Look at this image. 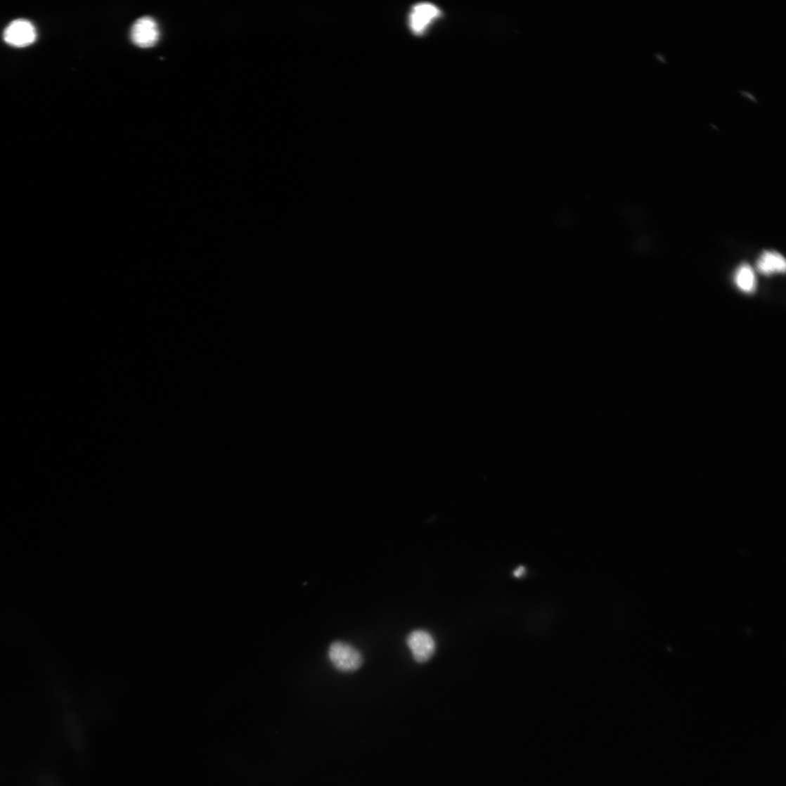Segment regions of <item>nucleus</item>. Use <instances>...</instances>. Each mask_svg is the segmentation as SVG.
Returning a JSON list of instances; mask_svg holds the SVG:
<instances>
[{"mask_svg":"<svg viewBox=\"0 0 786 786\" xmlns=\"http://www.w3.org/2000/svg\"><path fill=\"white\" fill-rule=\"evenodd\" d=\"M411 655L418 663L428 661L436 652V641L432 636L426 631H412L406 640Z\"/></svg>","mask_w":786,"mask_h":786,"instance_id":"f03ea898","label":"nucleus"},{"mask_svg":"<svg viewBox=\"0 0 786 786\" xmlns=\"http://www.w3.org/2000/svg\"><path fill=\"white\" fill-rule=\"evenodd\" d=\"M739 92L741 94V95H742L744 96H746V97H748L750 99L755 101L756 103H758V101L756 98V97L753 94H752L751 93H749L748 91H740Z\"/></svg>","mask_w":786,"mask_h":786,"instance_id":"6e6552de","label":"nucleus"},{"mask_svg":"<svg viewBox=\"0 0 786 786\" xmlns=\"http://www.w3.org/2000/svg\"><path fill=\"white\" fill-rule=\"evenodd\" d=\"M4 37L8 44L23 48L34 42L37 33L34 27L28 20L18 19L6 29Z\"/></svg>","mask_w":786,"mask_h":786,"instance_id":"20e7f679","label":"nucleus"},{"mask_svg":"<svg viewBox=\"0 0 786 786\" xmlns=\"http://www.w3.org/2000/svg\"><path fill=\"white\" fill-rule=\"evenodd\" d=\"M655 56H657V58H659V59L660 60H662V61H663V62H665V63H666V59H665V57H664V56L663 55H662V54H660V53H655Z\"/></svg>","mask_w":786,"mask_h":786,"instance_id":"1a4fd4ad","label":"nucleus"},{"mask_svg":"<svg viewBox=\"0 0 786 786\" xmlns=\"http://www.w3.org/2000/svg\"><path fill=\"white\" fill-rule=\"evenodd\" d=\"M328 655L330 663L344 673L354 672L363 664V656L360 651L342 641H335L330 645Z\"/></svg>","mask_w":786,"mask_h":786,"instance_id":"f257e3e1","label":"nucleus"},{"mask_svg":"<svg viewBox=\"0 0 786 786\" xmlns=\"http://www.w3.org/2000/svg\"><path fill=\"white\" fill-rule=\"evenodd\" d=\"M440 11L435 6L421 4L413 7L409 18V24L413 32L420 34L434 19L438 18Z\"/></svg>","mask_w":786,"mask_h":786,"instance_id":"39448f33","label":"nucleus"},{"mask_svg":"<svg viewBox=\"0 0 786 786\" xmlns=\"http://www.w3.org/2000/svg\"><path fill=\"white\" fill-rule=\"evenodd\" d=\"M735 282L742 292L746 293L754 292L756 281L752 268L747 264H742L735 273Z\"/></svg>","mask_w":786,"mask_h":786,"instance_id":"0eeeda50","label":"nucleus"},{"mask_svg":"<svg viewBox=\"0 0 786 786\" xmlns=\"http://www.w3.org/2000/svg\"><path fill=\"white\" fill-rule=\"evenodd\" d=\"M159 37L158 25L155 19L149 16L138 18L131 28L132 42L139 48L153 47L157 43Z\"/></svg>","mask_w":786,"mask_h":786,"instance_id":"7ed1b4c3","label":"nucleus"},{"mask_svg":"<svg viewBox=\"0 0 786 786\" xmlns=\"http://www.w3.org/2000/svg\"><path fill=\"white\" fill-rule=\"evenodd\" d=\"M785 258L775 252H765L757 262L758 271L764 275L784 273L785 271Z\"/></svg>","mask_w":786,"mask_h":786,"instance_id":"423d86ee","label":"nucleus"}]
</instances>
